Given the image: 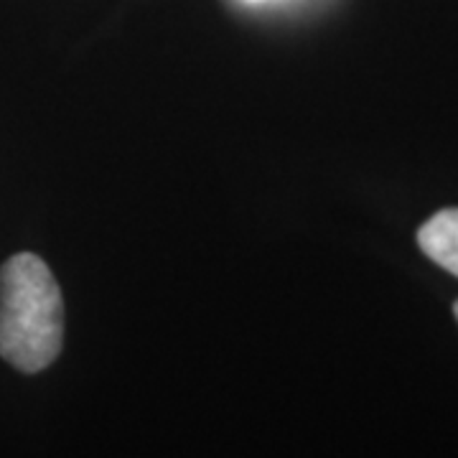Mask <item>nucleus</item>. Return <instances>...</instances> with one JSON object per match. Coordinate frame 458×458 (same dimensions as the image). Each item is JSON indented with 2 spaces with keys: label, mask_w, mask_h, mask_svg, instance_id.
<instances>
[{
  "label": "nucleus",
  "mask_w": 458,
  "mask_h": 458,
  "mask_svg": "<svg viewBox=\"0 0 458 458\" xmlns=\"http://www.w3.org/2000/svg\"><path fill=\"white\" fill-rule=\"evenodd\" d=\"M64 344V301L49 265L21 252L0 267V357L36 375Z\"/></svg>",
  "instance_id": "f257e3e1"
},
{
  "label": "nucleus",
  "mask_w": 458,
  "mask_h": 458,
  "mask_svg": "<svg viewBox=\"0 0 458 458\" xmlns=\"http://www.w3.org/2000/svg\"><path fill=\"white\" fill-rule=\"evenodd\" d=\"M418 245L436 265L458 278V207L433 214L418 229Z\"/></svg>",
  "instance_id": "f03ea898"
},
{
  "label": "nucleus",
  "mask_w": 458,
  "mask_h": 458,
  "mask_svg": "<svg viewBox=\"0 0 458 458\" xmlns=\"http://www.w3.org/2000/svg\"><path fill=\"white\" fill-rule=\"evenodd\" d=\"M454 316H456V321H458V301L454 303Z\"/></svg>",
  "instance_id": "7ed1b4c3"
},
{
  "label": "nucleus",
  "mask_w": 458,
  "mask_h": 458,
  "mask_svg": "<svg viewBox=\"0 0 458 458\" xmlns=\"http://www.w3.org/2000/svg\"><path fill=\"white\" fill-rule=\"evenodd\" d=\"M250 3H262V0H250Z\"/></svg>",
  "instance_id": "20e7f679"
}]
</instances>
